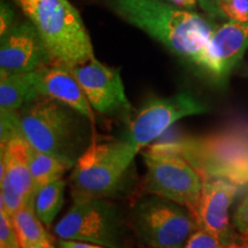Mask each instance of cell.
I'll use <instances>...</instances> for the list:
<instances>
[{
  "label": "cell",
  "mask_w": 248,
  "mask_h": 248,
  "mask_svg": "<svg viewBox=\"0 0 248 248\" xmlns=\"http://www.w3.org/2000/svg\"><path fill=\"white\" fill-rule=\"evenodd\" d=\"M225 0H198L200 7L210 18H224L222 14V4Z\"/></svg>",
  "instance_id": "25"
},
{
  "label": "cell",
  "mask_w": 248,
  "mask_h": 248,
  "mask_svg": "<svg viewBox=\"0 0 248 248\" xmlns=\"http://www.w3.org/2000/svg\"><path fill=\"white\" fill-rule=\"evenodd\" d=\"M39 97L36 73L14 74L0 77V113H16L28 102Z\"/></svg>",
  "instance_id": "16"
},
{
  "label": "cell",
  "mask_w": 248,
  "mask_h": 248,
  "mask_svg": "<svg viewBox=\"0 0 248 248\" xmlns=\"http://www.w3.org/2000/svg\"><path fill=\"white\" fill-rule=\"evenodd\" d=\"M45 64H49L48 53L36 28L30 21L14 24L4 36H1V77L30 73Z\"/></svg>",
  "instance_id": "12"
},
{
  "label": "cell",
  "mask_w": 248,
  "mask_h": 248,
  "mask_svg": "<svg viewBox=\"0 0 248 248\" xmlns=\"http://www.w3.org/2000/svg\"><path fill=\"white\" fill-rule=\"evenodd\" d=\"M66 181L58 179L40 187L33 197L32 207L36 215L45 226L52 225L64 202Z\"/></svg>",
  "instance_id": "19"
},
{
  "label": "cell",
  "mask_w": 248,
  "mask_h": 248,
  "mask_svg": "<svg viewBox=\"0 0 248 248\" xmlns=\"http://www.w3.org/2000/svg\"><path fill=\"white\" fill-rule=\"evenodd\" d=\"M148 248H152V247H148Z\"/></svg>",
  "instance_id": "31"
},
{
  "label": "cell",
  "mask_w": 248,
  "mask_h": 248,
  "mask_svg": "<svg viewBox=\"0 0 248 248\" xmlns=\"http://www.w3.org/2000/svg\"><path fill=\"white\" fill-rule=\"evenodd\" d=\"M238 185L222 178L203 181L202 190L192 216L198 229L218 237L225 245L232 238L229 210L237 194Z\"/></svg>",
  "instance_id": "13"
},
{
  "label": "cell",
  "mask_w": 248,
  "mask_h": 248,
  "mask_svg": "<svg viewBox=\"0 0 248 248\" xmlns=\"http://www.w3.org/2000/svg\"><path fill=\"white\" fill-rule=\"evenodd\" d=\"M33 24L49 64L74 68L94 58L79 12L68 0H13Z\"/></svg>",
  "instance_id": "3"
},
{
  "label": "cell",
  "mask_w": 248,
  "mask_h": 248,
  "mask_svg": "<svg viewBox=\"0 0 248 248\" xmlns=\"http://www.w3.org/2000/svg\"><path fill=\"white\" fill-rule=\"evenodd\" d=\"M223 17L233 22H248V0H225L222 4Z\"/></svg>",
  "instance_id": "20"
},
{
  "label": "cell",
  "mask_w": 248,
  "mask_h": 248,
  "mask_svg": "<svg viewBox=\"0 0 248 248\" xmlns=\"http://www.w3.org/2000/svg\"><path fill=\"white\" fill-rule=\"evenodd\" d=\"M133 226L142 243L152 248H183L198 230L187 208L157 195L136 207Z\"/></svg>",
  "instance_id": "8"
},
{
  "label": "cell",
  "mask_w": 248,
  "mask_h": 248,
  "mask_svg": "<svg viewBox=\"0 0 248 248\" xmlns=\"http://www.w3.org/2000/svg\"><path fill=\"white\" fill-rule=\"evenodd\" d=\"M0 248H21L11 217L5 210H0Z\"/></svg>",
  "instance_id": "22"
},
{
  "label": "cell",
  "mask_w": 248,
  "mask_h": 248,
  "mask_svg": "<svg viewBox=\"0 0 248 248\" xmlns=\"http://www.w3.org/2000/svg\"><path fill=\"white\" fill-rule=\"evenodd\" d=\"M163 1L186 9H193L198 4V0H163Z\"/></svg>",
  "instance_id": "27"
},
{
  "label": "cell",
  "mask_w": 248,
  "mask_h": 248,
  "mask_svg": "<svg viewBox=\"0 0 248 248\" xmlns=\"http://www.w3.org/2000/svg\"><path fill=\"white\" fill-rule=\"evenodd\" d=\"M247 48L248 22L229 21L214 31L197 64L223 78L237 66Z\"/></svg>",
  "instance_id": "14"
},
{
  "label": "cell",
  "mask_w": 248,
  "mask_h": 248,
  "mask_svg": "<svg viewBox=\"0 0 248 248\" xmlns=\"http://www.w3.org/2000/svg\"><path fill=\"white\" fill-rule=\"evenodd\" d=\"M109 6L124 21L194 63L215 31L208 18L163 0H109Z\"/></svg>",
  "instance_id": "1"
},
{
  "label": "cell",
  "mask_w": 248,
  "mask_h": 248,
  "mask_svg": "<svg viewBox=\"0 0 248 248\" xmlns=\"http://www.w3.org/2000/svg\"><path fill=\"white\" fill-rule=\"evenodd\" d=\"M36 73V88L39 95L53 99L84 115L94 125V110L84 91L69 68L45 64Z\"/></svg>",
  "instance_id": "15"
},
{
  "label": "cell",
  "mask_w": 248,
  "mask_h": 248,
  "mask_svg": "<svg viewBox=\"0 0 248 248\" xmlns=\"http://www.w3.org/2000/svg\"><path fill=\"white\" fill-rule=\"evenodd\" d=\"M244 246L248 248V235H244Z\"/></svg>",
  "instance_id": "30"
},
{
  "label": "cell",
  "mask_w": 248,
  "mask_h": 248,
  "mask_svg": "<svg viewBox=\"0 0 248 248\" xmlns=\"http://www.w3.org/2000/svg\"><path fill=\"white\" fill-rule=\"evenodd\" d=\"M21 130L29 145L75 166L93 140V124L73 108L39 95L18 111Z\"/></svg>",
  "instance_id": "2"
},
{
  "label": "cell",
  "mask_w": 248,
  "mask_h": 248,
  "mask_svg": "<svg viewBox=\"0 0 248 248\" xmlns=\"http://www.w3.org/2000/svg\"><path fill=\"white\" fill-rule=\"evenodd\" d=\"M225 248H247V247H245L244 245H243V246H239V245H234V244H231V245H228V246H226Z\"/></svg>",
  "instance_id": "29"
},
{
  "label": "cell",
  "mask_w": 248,
  "mask_h": 248,
  "mask_svg": "<svg viewBox=\"0 0 248 248\" xmlns=\"http://www.w3.org/2000/svg\"><path fill=\"white\" fill-rule=\"evenodd\" d=\"M233 221L237 230L243 235H248V193L235 210Z\"/></svg>",
  "instance_id": "23"
},
{
  "label": "cell",
  "mask_w": 248,
  "mask_h": 248,
  "mask_svg": "<svg viewBox=\"0 0 248 248\" xmlns=\"http://www.w3.org/2000/svg\"><path fill=\"white\" fill-rule=\"evenodd\" d=\"M184 156L202 181L222 178L240 186L248 184V133L219 131L166 142Z\"/></svg>",
  "instance_id": "5"
},
{
  "label": "cell",
  "mask_w": 248,
  "mask_h": 248,
  "mask_svg": "<svg viewBox=\"0 0 248 248\" xmlns=\"http://www.w3.org/2000/svg\"><path fill=\"white\" fill-rule=\"evenodd\" d=\"M137 153L125 139L93 138L71 171L69 186L74 201L115 197L124 188Z\"/></svg>",
  "instance_id": "4"
},
{
  "label": "cell",
  "mask_w": 248,
  "mask_h": 248,
  "mask_svg": "<svg viewBox=\"0 0 248 248\" xmlns=\"http://www.w3.org/2000/svg\"><path fill=\"white\" fill-rule=\"evenodd\" d=\"M206 111L207 107L188 92L152 99L130 121L128 132L123 139L140 152L177 121Z\"/></svg>",
  "instance_id": "9"
},
{
  "label": "cell",
  "mask_w": 248,
  "mask_h": 248,
  "mask_svg": "<svg viewBox=\"0 0 248 248\" xmlns=\"http://www.w3.org/2000/svg\"><path fill=\"white\" fill-rule=\"evenodd\" d=\"M225 245L218 237L209 232L198 229L191 234L183 248H225Z\"/></svg>",
  "instance_id": "21"
},
{
  "label": "cell",
  "mask_w": 248,
  "mask_h": 248,
  "mask_svg": "<svg viewBox=\"0 0 248 248\" xmlns=\"http://www.w3.org/2000/svg\"><path fill=\"white\" fill-rule=\"evenodd\" d=\"M29 168L32 178L33 197H35L36 192L40 187L62 178V176L68 170L74 168V164L31 147Z\"/></svg>",
  "instance_id": "17"
},
{
  "label": "cell",
  "mask_w": 248,
  "mask_h": 248,
  "mask_svg": "<svg viewBox=\"0 0 248 248\" xmlns=\"http://www.w3.org/2000/svg\"><path fill=\"white\" fill-rule=\"evenodd\" d=\"M141 154L146 166V190L193 212L203 181L192 164L166 142L148 146Z\"/></svg>",
  "instance_id": "7"
},
{
  "label": "cell",
  "mask_w": 248,
  "mask_h": 248,
  "mask_svg": "<svg viewBox=\"0 0 248 248\" xmlns=\"http://www.w3.org/2000/svg\"><path fill=\"white\" fill-rule=\"evenodd\" d=\"M59 239L128 248L129 230L119 207L106 199L75 200L54 226Z\"/></svg>",
  "instance_id": "6"
},
{
  "label": "cell",
  "mask_w": 248,
  "mask_h": 248,
  "mask_svg": "<svg viewBox=\"0 0 248 248\" xmlns=\"http://www.w3.org/2000/svg\"><path fill=\"white\" fill-rule=\"evenodd\" d=\"M31 248H57V247L54 246L53 240H48V241H44V243H40Z\"/></svg>",
  "instance_id": "28"
},
{
  "label": "cell",
  "mask_w": 248,
  "mask_h": 248,
  "mask_svg": "<svg viewBox=\"0 0 248 248\" xmlns=\"http://www.w3.org/2000/svg\"><path fill=\"white\" fill-rule=\"evenodd\" d=\"M9 217L21 248H31L44 241L53 240V237L37 217L32 204H26Z\"/></svg>",
  "instance_id": "18"
},
{
  "label": "cell",
  "mask_w": 248,
  "mask_h": 248,
  "mask_svg": "<svg viewBox=\"0 0 248 248\" xmlns=\"http://www.w3.org/2000/svg\"><path fill=\"white\" fill-rule=\"evenodd\" d=\"M31 146L23 135H17L1 144L0 208L8 216L26 204H32L33 187L29 168Z\"/></svg>",
  "instance_id": "11"
},
{
  "label": "cell",
  "mask_w": 248,
  "mask_h": 248,
  "mask_svg": "<svg viewBox=\"0 0 248 248\" xmlns=\"http://www.w3.org/2000/svg\"><path fill=\"white\" fill-rule=\"evenodd\" d=\"M86 98L101 115L122 116L131 121L132 107L125 94L119 68H110L92 58L85 63L70 68Z\"/></svg>",
  "instance_id": "10"
},
{
  "label": "cell",
  "mask_w": 248,
  "mask_h": 248,
  "mask_svg": "<svg viewBox=\"0 0 248 248\" xmlns=\"http://www.w3.org/2000/svg\"><path fill=\"white\" fill-rule=\"evenodd\" d=\"M15 13L13 8L5 0L0 2V36H4L14 26Z\"/></svg>",
  "instance_id": "24"
},
{
  "label": "cell",
  "mask_w": 248,
  "mask_h": 248,
  "mask_svg": "<svg viewBox=\"0 0 248 248\" xmlns=\"http://www.w3.org/2000/svg\"><path fill=\"white\" fill-rule=\"evenodd\" d=\"M58 248H108L100 245L85 243V241H77V240H67V239H59Z\"/></svg>",
  "instance_id": "26"
}]
</instances>
